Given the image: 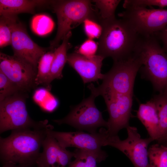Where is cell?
Masks as SVG:
<instances>
[{
    "instance_id": "cell-3",
    "label": "cell",
    "mask_w": 167,
    "mask_h": 167,
    "mask_svg": "<svg viewBox=\"0 0 167 167\" xmlns=\"http://www.w3.org/2000/svg\"><path fill=\"white\" fill-rule=\"evenodd\" d=\"M155 35H139L133 54L139 59L141 75L150 81L154 89L161 92L167 85V53Z\"/></svg>"
},
{
    "instance_id": "cell-9",
    "label": "cell",
    "mask_w": 167,
    "mask_h": 167,
    "mask_svg": "<svg viewBox=\"0 0 167 167\" xmlns=\"http://www.w3.org/2000/svg\"><path fill=\"white\" fill-rule=\"evenodd\" d=\"M128 136L123 140L118 136H110L108 146L117 149L130 159L134 167H149L148 148L154 141L149 137L141 138L136 127L129 126L126 128Z\"/></svg>"
},
{
    "instance_id": "cell-16",
    "label": "cell",
    "mask_w": 167,
    "mask_h": 167,
    "mask_svg": "<svg viewBox=\"0 0 167 167\" xmlns=\"http://www.w3.org/2000/svg\"><path fill=\"white\" fill-rule=\"evenodd\" d=\"M51 0H0V15L5 17L17 16L21 13L33 14L36 7L50 4Z\"/></svg>"
},
{
    "instance_id": "cell-21",
    "label": "cell",
    "mask_w": 167,
    "mask_h": 167,
    "mask_svg": "<svg viewBox=\"0 0 167 167\" xmlns=\"http://www.w3.org/2000/svg\"><path fill=\"white\" fill-rule=\"evenodd\" d=\"M54 51L52 50L44 54L38 63L37 71L35 80L36 85L42 84L49 87V79L52 64L54 56Z\"/></svg>"
},
{
    "instance_id": "cell-27",
    "label": "cell",
    "mask_w": 167,
    "mask_h": 167,
    "mask_svg": "<svg viewBox=\"0 0 167 167\" xmlns=\"http://www.w3.org/2000/svg\"><path fill=\"white\" fill-rule=\"evenodd\" d=\"M83 23L84 32L88 38L93 39L100 38L102 28L98 21L88 18L85 19Z\"/></svg>"
},
{
    "instance_id": "cell-30",
    "label": "cell",
    "mask_w": 167,
    "mask_h": 167,
    "mask_svg": "<svg viewBox=\"0 0 167 167\" xmlns=\"http://www.w3.org/2000/svg\"><path fill=\"white\" fill-rule=\"evenodd\" d=\"M162 42L163 49L167 53V26L161 31L154 34Z\"/></svg>"
},
{
    "instance_id": "cell-25",
    "label": "cell",
    "mask_w": 167,
    "mask_h": 167,
    "mask_svg": "<svg viewBox=\"0 0 167 167\" xmlns=\"http://www.w3.org/2000/svg\"><path fill=\"white\" fill-rule=\"evenodd\" d=\"M19 91L18 87L0 71V101Z\"/></svg>"
},
{
    "instance_id": "cell-2",
    "label": "cell",
    "mask_w": 167,
    "mask_h": 167,
    "mask_svg": "<svg viewBox=\"0 0 167 167\" xmlns=\"http://www.w3.org/2000/svg\"><path fill=\"white\" fill-rule=\"evenodd\" d=\"M102 28L96 54L104 58H111L113 62L132 56L139 35L126 20L116 18L101 20Z\"/></svg>"
},
{
    "instance_id": "cell-32",
    "label": "cell",
    "mask_w": 167,
    "mask_h": 167,
    "mask_svg": "<svg viewBox=\"0 0 167 167\" xmlns=\"http://www.w3.org/2000/svg\"><path fill=\"white\" fill-rule=\"evenodd\" d=\"M161 144H163L167 147V139L164 142Z\"/></svg>"
},
{
    "instance_id": "cell-22",
    "label": "cell",
    "mask_w": 167,
    "mask_h": 167,
    "mask_svg": "<svg viewBox=\"0 0 167 167\" xmlns=\"http://www.w3.org/2000/svg\"><path fill=\"white\" fill-rule=\"evenodd\" d=\"M149 167H167V147L158 143L148 150Z\"/></svg>"
},
{
    "instance_id": "cell-20",
    "label": "cell",
    "mask_w": 167,
    "mask_h": 167,
    "mask_svg": "<svg viewBox=\"0 0 167 167\" xmlns=\"http://www.w3.org/2000/svg\"><path fill=\"white\" fill-rule=\"evenodd\" d=\"M152 99L156 104L159 119V137L157 141L162 144L167 139V85L162 92Z\"/></svg>"
},
{
    "instance_id": "cell-14",
    "label": "cell",
    "mask_w": 167,
    "mask_h": 167,
    "mask_svg": "<svg viewBox=\"0 0 167 167\" xmlns=\"http://www.w3.org/2000/svg\"><path fill=\"white\" fill-rule=\"evenodd\" d=\"M48 130L43 143V151L36 165L37 167H66L71 161L74 153L62 147Z\"/></svg>"
},
{
    "instance_id": "cell-23",
    "label": "cell",
    "mask_w": 167,
    "mask_h": 167,
    "mask_svg": "<svg viewBox=\"0 0 167 167\" xmlns=\"http://www.w3.org/2000/svg\"><path fill=\"white\" fill-rule=\"evenodd\" d=\"M121 1L120 0H92L97 10L99 22L116 18L115 11Z\"/></svg>"
},
{
    "instance_id": "cell-5",
    "label": "cell",
    "mask_w": 167,
    "mask_h": 167,
    "mask_svg": "<svg viewBox=\"0 0 167 167\" xmlns=\"http://www.w3.org/2000/svg\"><path fill=\"white\" fill-rule=\"evenodd\" d=\"M92 1L53 0L50 4L58 19L56 34L51 41L50 48L54 50L71 30L89 18L98 21L97 12L92 7Z\"/></svg>"
},
{
    "instance_id": "cell-13",
    "label": "cell",
    "mask_w": 167,
    "mask_h": 167,
    "mask_svg": "<svg viewBox=\"0 0 167 167\" xmlns=\"http://www.w3.org/2000/svg\"><path fill=\"white\" fill-rule=\"evenodd\" d=\"M133 96L114 94L102 96L109 115L107 130L110 136L117 135L121 130L129 126Z\"/></svg>"
},
{
    "instance_id": "cell-1",
    "label": "cell",
    "mask_w": 167,
    "mask_h": 167,
    "mask_svg": "<svg viewBox=\"0 0 167 167\" xmlns=\"http://www.w3.org/2000/svg\"><path fill=\"white\" fill-rule=\"evenodd\" d=\"M43 129L12 130L7 137L0 138V158L5 164L32 166L36 165L48 131Z\"/></svg>"
},
{
    "instance_id": "cell-18",
    "label": "cell",
    "mask_w": 167,
    "mask_h": 167,
    "mask_svg": "<svg viewBox=\"0 0 167 167\" xmlns=\"http://www.w3.org/2000/svg\"><path fill=\"white\" fill-rule=\"evenodd\" d=\"M71 35V31L64 37L61 44L54 51V56L52 64L49 84L55 79H60L62 77V72L67 61V52L71 48L69 40Z\"/></svg>"
},
{
    "instance_id": "cell-7",
    "label": "cell",
    "mask_w": 167,
    "mask_h": 167,
    "mask_svg": "<svg viewBox=\"0 0 167 167\" xmlns=\"http://www.w3.org/2000/svg\"><path fill=\"white\" fill-rule=\"evenodd\" d=\"M97 96L91 93L88 98L84 99L79 104L73 107L65 117L54 120L59 125L67 124L79 130L90 133L96 132L101 127H108L107 121L103 118L101 112L96 106L95 99Z\"/></svg>"
},
{
    "instance_id": "cell-31",
    "label": "cell",
    "mask_w": 167,
    "mask_h": 167,
    "mask_svg": "<svg viewBox=\"0 0 167 167\" xmlns=\"http://www.w3.org/2000/svg\"><path fill=\"white\" fill-rule=\"evenodd\" d=\"M2 167H35L32 166H26L12 164H5Z\"/></svg>"
},
{
    "instance_id": "cell-24",
    "label": "cell",
    "mask_w": 167,
    "mask_h": 167,
    "mask_svg": "<svg viewBox=\"0 0 167 167\" xmlns=\"http://www.w3.org/2000/svg\"><path fill=\"white\" fill-rule=\"evenodd\" d=\"M54 23L49 16L44 14H37L33 17L31 22L32 30L36 34L44 36L53 30Z\"/></svg>"
},
{
    "instance_id": "cell-15",
    "label": "cell",
    "mask_w": 167,
    "mask_h": 167,
    "mask_svg": "<svg viewBox=\"0 0 167 167\" xmlns=\"http://www.w3.org/2000/svg\"><path fill=\"white\" fill-rule=\"evenodd\" d=\"M104 58L96 54L91 57L76 52L67 54V62L81 77L84 84L103 79L104 74L101 72Z\"/></svg>"
},
{
    "instance_id": "cell-11",
    "label": "cell",
    "mask_w": 167,
    "mask_h": 167,
    "mask_svg": "<svg viewBox=\"0 0 167 167\" xmlns=\"http://www.w3.org/2000/svg\"><path fill=\"white\" fill-rule=\"evenodd\" d=\"M48 130V133L63 148L73 147L92 151L102 150V146H108L109 136L107 129L103 128L98 132L87 133L82 131L61 132Z\"/></svg>"
},
{
    "instance_id": "cell-17",
    "label": "cell",
    "mask_w": 167,
    "mask_h": 167,
    "mask_svg": "<svg viewBox=\"0 0 167 167\" xmlns=\"http://www.w3.org/2000/svg\"><path fill=\"white\" fill-rule=\"evenodd\" d=\"M137 116L145 127L149 137L157 141L159 137V119L156 106L152 98L139 104Z\"/></svg>"
},
{
    "instance_id": "cell-26",
    "label": "cell",
    "mask_w": 167,
    "mask_h": 167,
    "mask_svg": "<svg viewBox=\"0 0 167 167\" xmlns=\"http://www.w3.org/2000/svg\"><path fill=\"white\" fill-rule=\"evenodd\" d=\"M152 6L162 9L167 6V0H125L123 5L125 9L136 7L146 8Z\"/></svg>"
},
{
    "instance_id": "cell-19",
    "label": "cell",
    "mask_w": 167,
    "mask_h": 167,
    "mask_svg": "<svg viewBox=\"0 0 167 167\" xmlns=\"http://www.w3.org/2000/svg\"><path fill=\"white\" fill-rule=\"evenodd\" d=\"M73 152L75 159L68 167H97V164L105 160L108 156L102 150L92 151L77 149Z\"/></svg>"
},
{
    "instance_id": "cell-12",
    "label": "cell",
    "mask_w": 167,
    "mask_h": 167,
    "mask_svg": "<svg viewBox=\"0 0 167 167\" xmlns=\"http://www.w3.org/2000/svg\"><path fill=\"white\" fill-rule=\"evenodd\" d=\"M0 71L18 88L20 91L29 90L36 85L37 68L14 55L0 54Z\"/></svg>"
},
{
    "instance_id": "cell-6",
    "label": "cell",
    "mask_w": 167,
    "mask_h": 167,
    "mask_svg": "<svg viewBox=\"0 0 167 167\" xmlns=\"http://www.w3.org/2000/svg\"><path fill=\"white\" fill-rule=\"evenodd\" d=\"M48 121L36 122L28 112L25 97L16 93L0 101V133L8 130L43 129L49 127Z\"/></svg>"
},
{
    "instance_id": "cell-10",
    "label": "cell",
    "mask_w": 167,
    "mask_h": 167,
    "mask_svg": "<svg viewBox=\"0 0 167 167\" xmlns=\"http://www.w3.org/2000/svg\"><path fill=\"white\" fill-rule=\"evenodd\" d=\"M4 17L6 19L11 32V45L14 55L23 59L37 68L39 60L46 53V49L40 46L32 40L17 16Z\"/></svg>"
},
{
    "instance_id": "cell-29",
    "label": "cell",
    "mask_w": 167,
    "mask_h": 167,
    "mask_svg": "<svg viewBox=\"0 0 167 167\" xmlns=\"http://www.w3.org/2000/svg\"><path fill=\"white\" fill-rule=\"evenodd\" d=\"M98 44L93 39L88 38L79 46L76 53L84 56L91 57L97 53Z\"/></svg>"
},
{
    "instance_id": "cell-8",
    "label": "cell",
    "mask_w": 167,
    "mask_h": 167,
    "mask_svg": "<svg viewBox=\"0 0 167 167\" xmlns=\"http://www.w3.org/2000/svg\"><path fill=\"white\" fill-rule=\"evenodd\" d=\"M118 15L129 22L141 36L153 35L167 26V10L131 7Z\"/></svg>"
},
{
    "instance_id": "cell-4",
    "label": "cell",
    "mask_w": 167,
    "mask_h": 167,
    "mask_svg": "<svg viewBox=\"0 0 167 167\" xmlns=\"http://www.w3.org/2000/svg\"><path fill=\"white\" fill-rule=\"evenodd\" d=\"M141 66L139 59L134 54L127 59L113 62L111 69L104 74L101 84L95 87L91 83L88 88L97 96L114 94L133 95L135 78Z\"/></svg>"
},
{
    "instance_id": "cell-28",
    "label": "cell",
    "mask_w": 167,
    "mask_h": 167,
    "mask_svg": "<svg viewBox=\"0 0 167 167\" xmlns=\"http://www.w3.org/2000/svg\"><path fill=\"white\" fill-rule=\"evenodd\" d=\"M12 33L6 19L1 16L0 19V47L2 48L11 45Z\"/></svg>"
}]
</instances>
